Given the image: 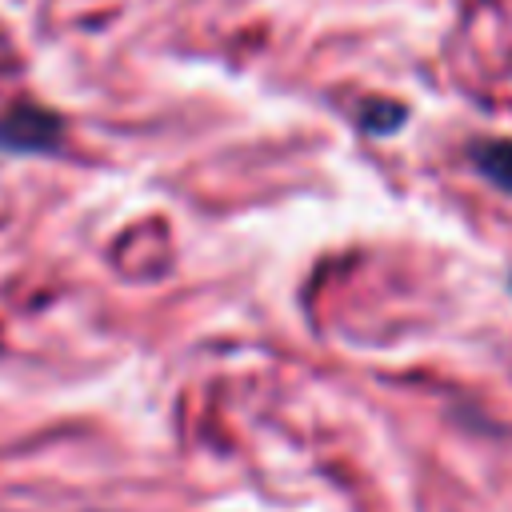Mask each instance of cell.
Masks as SVG:
<instances>
[{
  "instance_id": "4",
  "label": "cell",
  "mask_w": 512,
  "mask_h": 512,
  "mask_svg": "<svg viewBox=\"0 0 512 512\" xmlns=\"http://www.w3.org/2000/svg\"><path fill=\"white\" fill-rule=\"evenodd\" d=\"M508 284H512V280H508Z\"/></svg>"
},
{
  "instance_id": "3",
  "label": "cell",
  "mask_w": 512,
  "mask_h": 512,
  "mask_svg": "<svg viewBox=\"0 0 512 512\" xmlns=\"http://www.w3.org/2000/svg\"><path fill=\"white\" fill-rule=\"evenodd\" d=\"M356 120H360V128L368 136H392V132H400L408 124V108L396 104V100H364Z\"/></svg>"
},
{
  "instance_id": "1",
  "label": "cell",
  "mask_w": 512,
  "mask_h": 512,
  "mask_svg": "<svg viewBox=\"0 0 512 512\" xmlns=\"http://www.w3.org/2000/svg\"><path fill=\"white\" fill-rule=\"evenodd\" d=\"M60 132H64V124H60L56 112L24 104V108H12L0 120V148H12V152H52L60 144Z\"/></svg>"
},
{
  "instance_id": "2",
  "label": "cell",
  "mask_w": 512,
  "mask_h": 512,
  "mask_svg": "<svg viewBox=\"0 0 512 512\" xmlns=\"http://www.w3.org/2000/svg\"><path fill=\"white\" fill-rule=\"evenodd\" d=\"M468 160H472V168H476L492 188H500V192L512 196V140H504V136H496V140H476V144L468 148Z\"/></svg>"
}]
</instances>
